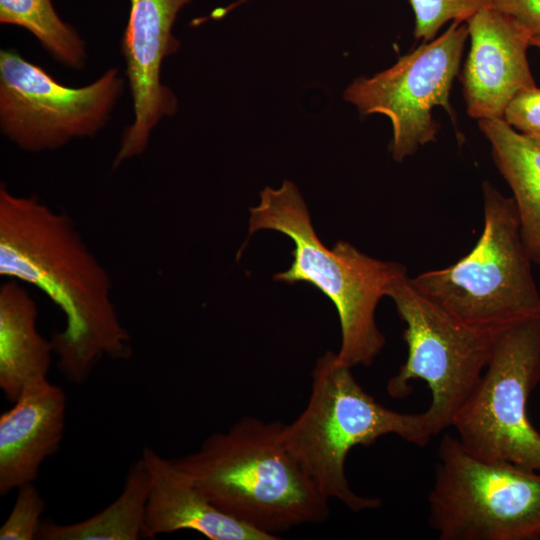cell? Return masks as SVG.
Instances as JSON below:
<instances>
[{
  "instance_id": "obj_1",
  "label": "cell",
  "mask_w": 540,
  "mask_h": 540,
  "mask_svg": "<svg viewBox=\"0 0 540 540\" xmlns=\"http://www.w3.org/2000/svg\"><path fill=\"white\" fill-rule=\"evenodd\" d=\"M0 274L37 287L63 312L65 327L50 341L57 366L75 385L98 362L126 360L132 339L112 299L106 269L88 249L74 223L37 197L0 187Z\"/></svg>"
},
{
  "instance_id": "obj_2",
  "label": "cell",
  "mask_w": 540,
  "mask_h": 540,
  "mask_svg": "<svg viewBox=\"0 0 540 540\" xmlns=\"http://www.w3.org/2000/svg\"><path fill=\"white\" fill-rule=\"evenodd\" d=\"M281 427L245 416L172 460L215 507L266 534L322 523L329 500L285 447Z\"/></svg>"
},
{
  "instance_id": "obj_3",
  "label": "cell",
  "mask_w": 540,
  "mask_h": 540,
  "mask_svg": "<svg viewBox=\"0 0 540 540\" xmlns=\"http://www.w3.org/2000/svg\"><path fill=\"white\" fill-rule=\"evenodd\" d=\"M249 234L274 230L294 243L290 268L274 276L288 284L307 282L334 304L340 321L338 359L350 368L369 367L385 345L375 312L381 298L406 268L370 257L339 240L329 249L319 239L297 187L285 180L278 189L266 187L250 208Z\"/></svg>"
},
{
  "instance_id": "obj_4",
  "label": "cell",
  "mask_w": 540,
  "mask_h": 540,
  "mask_svg": "<svg viewBox=\"0 0 540 540\" xmlns=\"http://www.w3.org/2000/svg\"><path fill=\"white\" fill-rule=\"evenodd\" d=\"M351 369L337 353L320 356L311 372L307 404L292 422L282 423L281 439L324 497L358 513L375 510L382 501L352 490L345 471L349 452L389 434L420 447L434 436L425 412L385 407L363 389Z\"/></svg>"
},
{
  "instance_id": "obj_5",
  "label": "cell",
  "mask_w": 540,
  "mask_h": 540,
  "mask_svg": "<svg viewBox=\"0 0 540 540\" xmlns=\"http://www.w3.org/2000/svg\"><path fill=\"white\" fill-rule=\"evenodd\" d=\"M482 192L483 229L472 250L411 280L463 322L497 331L540 315V293L513 198L487 181Z\"/></svg>"
},
{
  "instance_id": "obj_6",
  "label": "cell",
  "mask_w": 540,
  "mask_h": 540,
  "mask_svg": "<svg viewBox=\"0 0 540 540\" xmlns=\"http://www.w3.org/2000/svg\"><path fill=\"white\" fill-rule=\"evenodd\" d=\"M437 458L427 501L439 539H540V472L477 457L450 434Z\"/></svg>"
},
{
  "instance_id": "obj_7",
  "label": "cell",
  "mask_w": 540,
  "mask_h": 540,
  "mask_svg": "<svg viewBox=\"0 0 540 540\" xmlns=\"http://www.w3.org/2000/svg\"><path fill=\"white\" fill-rule=\"evenodd\" d=\"M388 297L405 324L407 358L387 382V393L405 398L413 390L411 381H424L431 393L424 412L436 436L452 427L488 363L498 330L463 322L419 290L407 271L393 283Z\"/></svg>"
},
{
  "instance_id": "obj_8",
  "label": "cell",
  "mask_w": 540,
  "mask_h": 540,
  "mask_svg": "<svg viewBox=\"0 0 540 540\" xmlns=\"http://www.w3.org/2000/svg\"><path fill=\"white\" fill-rule=\"evenodd\" d=\"M540 382V315L496 332L488 363L456 413L452 427L463 447L490 461L540 472V432L528 401Z\"/></svg>"
},
{
  "instance_id": "obj_9",
  "label": "cell",
  "mask_w": 540,
  "mask_h": 540,
  "mask_svg": "<svg viewBox=\"0 0 540 540\" xmlns=\"http://www.w3.org/2000/svg\"><path fill=\"white\" fill-rule=\"evenodd\" d=\"M468 35L466 22L454 21L431 41L401 56L372 77H360L344 99L361 114H382L392 124L390 152L401 162L435 141L439 126L432 111L440 106L453 116L450 91Z\"/></svg>"
},
{
  "instance_id": "obj_10",
  "label": "cell",
  "mask_w": 540,
  "mask_h": 540,
  "mask_svg": "<svg viewBox=\"0 0 540 540\" xmlns=\"http://www.w3.org/2000/svg\"><path fill=\"white\" fill-rule=\"evenodd\" d=\"M123 89L116 68L80 88L57 82L14 50L0 53V127L26 151L59 148L95 135L108 121Z\"/></svg>"
},
{
  "instance_id": "obj_11",
  "label": "cell",
  "mask_w": 540,
  "mask_h": 540,
  "mask_svg": "<svg viewBox=\"0 0 540 540\" xmlns=\"http://www.w3.org/2000/svg\"><path fill=\"white\" fill-rule=\"evenodd\" d=\"M191 0H130L121 47L133 99L134 120L125 130L113 167L141 155L152 129L177 110L174 93L160 81L163 60L180 42L172 33L178 13Z\"/></svg>"
},
{
  "instance_id": "obj_12",
  "label": "cell",
  "mask_w": 540,
  "mask_h": 540,
  "mask_svg": "<svg viewBox=\"0 0 540 540\" xmlns=\"http://www.w3.org/2000/svg\"><path fill=\"white\" fill-rule=\"evenodd\" d=\"M470 37L461 83L468 115L502 119L520 91L536 85L528 61L530 35L491 6L466 21Z\"/></svg>"
},
{
  "instance_id": "obj_13",
  "label": "cell",
  "mask_w": 540,
  "mask_h": 540,
  "mask_svg": "<svg viewBox=\"0 0 540 540\" xmlns=\"http://www.w3.org/2000/svg\"><path fill=\"white\" fill-rule=\"evenodd\" d=\"M0 415V495L34 483L44 461L60 448L67 398L48 378L25 387Z\"/></svg>"
},
{
  "instance_id": "obj_14",
  "label": "cell",
  "mask_w": 540,
  "mask_h": 540,
  "mask_svg": "<svg viewBox=\"0 0 540 540\" xmlns=\"http://www.w3.org/2000/svg\"><path fill=\"white\" fill-rule=\"evenodd\" d=\"M150 473L143 538L181 530L198 532L210 540H276L215 507L172 459L146 447L141 455Z\"/></svg>"
},
{
  "instance_id": "obj_15",
  "label": "cell",
  "mask_w": 540,
  "mask_h": 540,
  "mask_svg": "<svg viewBox=\"0 0 540 540\" xmlns=\"http://www.w3.org/2000/svg\"><path fill=\"white\" fill-rule=\"evenodd\" d=\"M38 308L11 279L0 286V388L14 402L30 383L47 378L53 348L38 330Z\"/></svg>"
},
{
  "instance_id": "obj_16",
  "label": "cell",
  "mask_w": 540,
  "mask_h": 540,
  "mask_svg": "<svg viewBox=\"0 0 540 540\" xmlns=\"http://www.w3.org/2000/svg\"><path fill=\"white\" fill-rule=\"evenodd\" d=\"M478 125L513 193L526 250L540 266V145L503 119L479 120Z\"/></svg>"
},
{
  "instance_id": "obj_17",
  "label": "cell",
  "mask_w": 540,
  "mask_h": 540,
  "mask_svg": "<svg viewBox=\"0 0 540 540\" xmlns=\"http://www.w3.org/2000/svg\"><path fill=\"white\" fill-rule=\"evenodd\" d=\"M150 473L141 456L125 476L117 498L104 509L84 520L60 524L43 520L40 540H138L143 538Z\"/></svg>"
},
{
  "instance_id": "obj_18",
  "label": "cell",
  "mask_w": 540,
  "mask_h": 540,
  "mask_svg": "<svg viewBox=\"0 0 540 540\" xmlns=\"http://www.w3.org/2000/svg\"><path fill=\"white\" fill-rule=\"evenodd\" d=\"M0 22L22 27L63 65L81 69L85 43L57 14L51 0H0Z\"/></svg>"
},
{
  "instance_id": "obj_19",
  "label": "cell",
  "mask_w": 540,
  "mask_h": 540,
  "mask_svg": "<svg viewBox=\"0 0 540 540\" xmlns=\"http://www.w3.org/2000/svg\"><path fill=\"white\" fill-rule=\"evenodd\" d=\"M413 9L414 37L428 42L448 22H466L492 0H409Z\"/></svg>"
},
{
  "instance_id": "obj_20",
  "label": "cell",
  "mask_w": 540,
  "mask_h": 540,
  "mask_svg": "<svg viewBox=\"0 0 540 540\" xmlns=\"http://www.w3.org/2000/svg\"><path fill=\"white\" fill-rule=\"evenodd\" d=\"M46 502L34 483H27L17 489L13 508L0 527L1 540L37 539L42 514Z\"/></svg>"
},
{
  "instance_id": "obj_21",
  "label": "cell",
  "mask_w": 540,
  "mask_h": 540,
  "mask_svg": "<svg viewBox=\"0 0 540 540\" xmlns=\"http://www.w3.org/2000/svg\"><path fill=\"white\" fill-rule=\"evenodd\" d=\"M502 119L522 134L540 132V87L534 85L517 93Z\"/></svg>"
},
{
  "instance_id": "obj_22",
  "label": "cell",
  "mask_w": 540,
  "mask_h": 540,
  "mask_svg": "<svg viewBox=\"0 0 540 540\" xmlns=\"http://www.w3.org/2000/svg\"><path fill=\"white\" fill-rule=\"evenodd\" d=\"M491 7L514 20L530 37H540V0H492Z\"/></svg>"
},
{
  "instance_id": "obj_23",
  "label": "cell",
  "mask_w": 540,
  "mask_h": 540,
  "mask_svg": "<svg viewBox=\"0 0 540 540\" xmlns=\"http://www.w3.org/2000/svg\"><path fill=\"white\" fill-rule=\"evenodd\" d=\"M530 45L540 49V37H531Z\"/></svg>"
},
{
  "instance_id": "obj_24",
  "label": "cell",
  "mask_w": 540,
  "mask_h": 540,
  "mask_svg": "<svg viewBox=\"0 0 540 540\" xmlns=\"http://www.w3.org/2000/svg\"><path fill=\"white\" fill-rule=\"evenodd\" d=\"M529 138H531L535 143H537L538 145H540V132L538 133H535V134H531V135H527Z\"/></svg>"
}]
</instances>
